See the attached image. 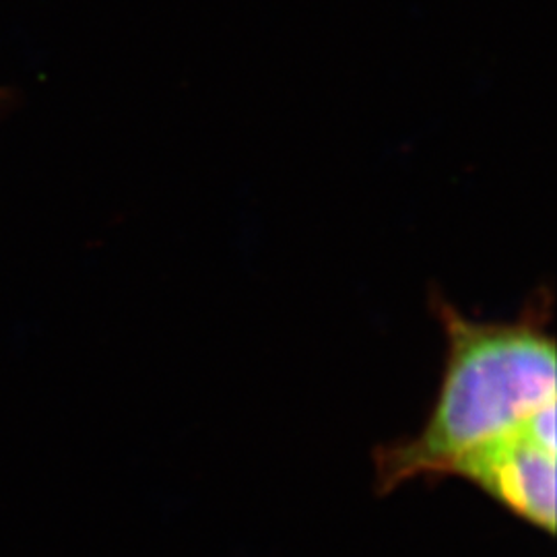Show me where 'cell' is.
Returning a JSON list of instances; mask_svg holds the SVG:
<instances>
[{
    "mask_svg": "<svg viewBox=\"0 0 557 557\" xmlns=\"http://www.w3.org/2000/svg\"><path fill=\"white\" fill-rule=\"evenodd\" d=\"M446 478L473 483L515 517L556 533V450L533 436L529 421L460 458Z\"/></svg>",
    "mask_w": 557,
    "mask_h": 557,
    "instance_id": "7a4b0ae2",
    "label": "cell"
},
{
    "mask_svg": "<svg viewBox=\"0 0 557 557\" xmlns=\"http://www.w3.org/2000/svg\"><path fill=\"white\" fill-rule=\"evenodd\" d=\"M432 310L446 335L438 395L416 436L374 450L380 496L413 479L446 478L460 458L517 432L556 403L547 289L529 299L512 322L469 319L444 296H432Z\"/></svg>",
    "mask_w": 557,
    "mask_h": 557,
    "instance_id": "6da1fadb",
    "label": "cell"
}]
</instances>
